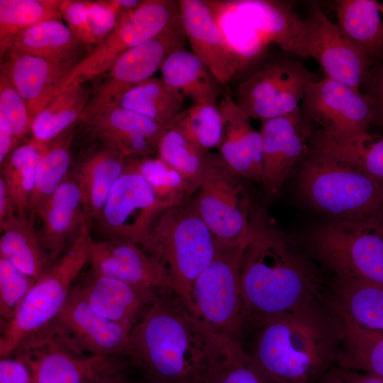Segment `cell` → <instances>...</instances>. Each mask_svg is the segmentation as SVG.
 I'll return each mask as SVG.
<instances>
[{
  "instance_id": "obj_43",
  "label": "cell",
  "mask_w": 383,
  "mask_h": 383,
  "mask_svg": "<svg viewBox=\"0 0 383 383\" xmlns=\"http://www.w3.org/2000/svg\"><path fill=\"white\" fill-rule=\"evenodd\" d=\"M126 167L140 174L167 208L190 199L193 194L179 173L158 157L127 158Z\"/></svg>"
},
{
  "instance_id": "obj_37",
  "label": "cell",
  "mask_w": 383,
  "mask_h": 383,
  "mask_svg": "<svg viewBox=\"0 0 383 383\" xmlns=\"http://www.w3.org/2000/svg\"><path fill=\"white\" fill-rule=\"evenodd\" d=\"M184 98L162 78L152 77L127 90L116 104L166 128L182 111Z\"/></svg>"
},
{
  "instance_id": "obj_4",
  "label": "cell",
  "mask_w": 383,
  "mask_h": 383,
  "mask_svg": "<svg viewBox=\"0 0 383 383\" xmlns=\"http://www.w3.org/2000/svg\"><path fill=\"white\" fill-rule=\"evenodd\" d=\"M306 201L333 220L383 218V187L360 170L311 150L299 172Z\"/></svg>"
},
{
  "instance_id": "obj_23",
  "label": "cell",
  "mask_w": 383,
  "mask_h": 383,
  "mask_svg": "<svg viewBox=\"0 0 383 383\" xmlns=\"http://www.w3.org/2000/svg\"><path fill=\"white\" fill-rule=\"evenodd\" d=\"M126 162L120 152L99 143L73 160L70 177L79 189L85 216L92 223L114 184L126 171Z\"/></svg>"
},
{
  "instance_id": "obj_44",
  "label": "cell",
  "mask_w": 383,
  "mask_h": 383,
  "mask_svg": "<svg viewBox=\"0 0 383 383\" xmlns=\"http://www.w3.org/2000/svg\"><path fill=\"white\" fill-rule=\"evenodd\" d=\"M32 121L25 99L0 70V133L20 141L30 133Z\"/></svg>"
},
{
  "instance_id": "obj_21",
  "label": "cell",
  "mask_w": 383,
  "mask_h": 383,
  "mask_svg": "<svg viewBox=\"0 0 383 383\" xmlns=\"http://www.w3.org/2000/svg\"><path fill=\"white\" fill-rule=\"evenodd\" d=\"M182 26L192 52L221 85L240 72L239 65L205 0H179Z\"/></svg>"
},
{
  "instance_id": "obj_16",
  "label": "cell",
  "mask_w": 383,
  "mask_h": 383,
  "mask_svg": "<svg viewBox=\"0 0 383 383\" xmlns=\"http://www.w3.org/2000/svg\"><path fill=\"white\" fill-rule=\"evenodd\" d=\"M303 116L333 133L367 131L376 103L360 89L328 77L315 79L306 89L300 107Z\"/></svg>"
},
{
  "instance_id": "obj_57",
  "label": "cell",
  "mask_w": 383,
  "mask_h": 383,
  "mask_svg": "<svg viewBox=\"0 0 383 383\" xmlns=\"http://www.w3.org/2000/svg\"><path fill=\"white\" fill-rule=\"evenodd\" d=\"M142 383H144L143 382H142Z\"/></svg>"
},
{
  "instance_id": "obj_18",
  "label": "cell",
  "mask_w": 383,
  "mask_h": 383,
  "mask_svg": "<svg viewBox=\"0 0 383 383\" xmlns=\"http://www.w3.org/2000/svg\"><path fill=\"white\" fill-rule=\"evenodd\" d=\"M262 182L266 192L280 191L295 164L308 152L313 133L300 108L262 121Z\"/></svg>"
},
{
  "instance_id": "obj_31",
  "label": "cell",
  "mask_w": 383,
  "mask_h": 383,
  "mask_svg": "<svg viewBox=\"0 0 383 383\" xmlns=\"http://www.w3.org/2000/svg\"><path fill=\"white\" fill-rule=\"evenodd\" d=\"M162 79L194 104H218L221 84L209 68L192 52L184 49L170 54L161 69Z\"/></svg>"
},
{
  "instance_id": "obj_53",
  "label": "cell",
  "mask_w": 383,
  "mask_h": 383,
  "mask_svg": "<svg viewBox=\"0 0 383 383\" xmlns=\"http://www.w3.org/2000/svg\"><path fill=\"white\" fill-rule=\"evenodd\" d=\"M118 383H135V382H131L127 377L124 378L123 379H122ZM140 383H142V382H140Z\"/></svg>"
},
{
  "instance_id": "obj_45",
  "label": "cell",
  "mask_w": 383,
  "mask_h": 383,
  "mask_svg": "<svg viewBox=\"0 0 383 383\" xmlns=\"http://www.w3.org/2000/svg\"><path fill=\"white\" fill-rule=\"evenodd\" d=\"M35 281L9 260L0 257V316L1 326L11 321Z\"/></svg>"
},
{
  "instance_id": "obj_56",
  "label": "cell",
  "mask_w": 383,
  "mask_h": 383,
  "mask_svg": "<svg viewBox=\"0 0 383 383\" xmlns=\"http://www.w3.org/2000/svg\"><path fill=\"white\" fill-rule=\"evenodd\" d=\"M125 378H126V377H125ZM121 380H122V379H121ZM121 381H119V382H121ZM118 382H117V383H118Z\"/></svg>"
},
{
  "instance_id": "obj_38",
  "label": "cell",
  "mask_w": 383,
  "mask_h": 383,
  "mask_svg": "<svg viewBox=\"0 0 383 383\" xmlns=\"http://www.w3.org/2000/svg\"><path fill=\"white\" fill-rule=\"evenodd\" d=\"M41 143L34 140L18 145L1 166V176L18 216H27Z\"/></svg>"
},
{
  "instance_id": "obj_2",
  "label": "cell",
  "mask_w": 383,
  "mask_h": 383,
  "mask_svg": "<svg viewBox=\"0 0 383 383\" xmlns=\"http://www.w3.org/2000/svg\"><path fill=\"white\" fill-rule=\"evenodd\" d=\"M214 335L177 294L165 293L133 328L128 358L144 383H203Z\"/></svg>"
},
{
  "instance_id": "obj_27",
  "label": "cell",
  "mask_w": 383,
  "mask_h": 383,
  "mask_svg": "<svg viewBox=\"0 0 383 383\" xmlns=\"http://www.w3.org/2000/svg\"><path fill=\"white\" fill-rule=\"evenodd\" d=\"M77 62H55L9 51L1 61V70L25 99L33 119L53 98L61 81Z\"/></svg>"
},
{
  "instance_id": "obj_52",
  "label": "cell",
  "mask_w": 383,
  "mask_h": 383,
  "mask_svg": "<svg viewBox=\"0 0 383 383\" xmlns=\"http://www.w3.org/2000/svg\"><path fill=\"white\" fill-rule=\"evenodd\" d=\"M316 383H345L337 368H333L321 377Z\"/></svg>"
},
{
  "instance_id": "obj_28",
  "label": "cell",
  "mask_w": 383,
  "mask_h": 383,
  "mask_svg": "<svg viewBox=\"0 0 383 383\" xmlns=\"http://www.w3.org/2000/svg\"><path fill=\"white\" fill-rule=\"evenodd\" d=\"M311 147L383 183V135L368 131L333 133L318 130L313 135Z\"/></svg>"
},
{
  "instance_id": "obj_29",
  "label": "cell",
  "mask_w": 383,
  "mask_h": 383,
  "mask_svg": "<svg viewBox=\"0 0 383 383\" xmlns=\"http://www.w3.org/2000/svg\"><path fill=\"white\" fill-rule=\"evenodd\" d=\"M61 20L43 21L21 32L8 52L33 55L55 62H79L88 46Z\"/></svg>"
},
{
  "instance_id": "obj_34",
  "label": "cell",
  "mask_w": 383,
  "mask_h": 383,
  "mask_svg": "<svg viewBox=\"0 0 383 383\" xmlns=\"http://www.w3.org/2000/svg\"><path fill=\"white\" fill-rule=\"evenodd\" d=\"M92 91L86 82H74L55 95L33 119V140L48 143L77 126Z\"/></svg>"
},
{
  "instance_id": "obj_11",
  "label": "cell",
  "mask_w": 383,
  "mask_h": 383,
  "mask_svg": "<svg viewBox=\"0 0 383 383\" xmlns=\"http://www.w3.org/2000/svg\"><path fill=\"white\" fill-rule=\"evenodd\" d=\"M243 179L220 155L211 152L193 199L200 216L218 242L238 243L249 233L253 206Z\"/></svg>"
},
{
  "instance_id": "obj_13",
  "label": "cell",
  "mask_w": 383,
  "mask_h": 383,
  "mask_svg": "<svg viewBox=\"0 0 383 383\" xmlns=\"http://www.w3.org/2000/svg\"><path fill=\"white\" fill-rule=\"evenodd\" d=\"M168 209L140 174L126 167L93 225L105 240L131 243L143 248L156 219Z\"/></svg>"
},
{
  "instance_id": "obj_14",
  "label": "cell",
  "mask_w": 383,
  "mask_h": 383,
  "mask_svg": "<svg viewBox=\"0 0 383 383\" xmlns=\"http://www.w3.org/2000/svg\"><path fill=\"white\" fill-rule=\"evenodd\" d=\"M187 38L182 23L123 53L108 71L104 81L93 89L80 122L85 126L133 87L152 77L172 52L184 49Z\"/></svg>"
},
{
  "instance_id": "obj_5",
  "label": "cell",
  "mask_w": 383,
  "mask_h": 383,
  "mask_svg": "<svg viewBox=\"0 0 383 383\" xmlns=\"http://www.w3.org/2000/svg\"><path fill=\"white\" fill-rule=\"evenodd\" d=\"M143 249L165 267L187 305L194 281L215 255L216 238L190 199L157 217Z\"/></svg>"
},
{
  "instance_id": "obj_33",
  "label": "cell",
  "mask_w": 383,
  "mask_h": 383,
  "mask_svg": "<svg viewBox=\"0 0 383 383\" xmlns=\"http://www.w3.org/2000/svg\"><path fill=\"white\" fill-rule=\"evenodd\" d=\"M76 126L48 143H40L41 150L35 170L34 189L27 216L33 223L45 200L70 175L73 162L72 144Z\"/></svg>"
},
{
  "instance_id": "obj_20",
  "label": "cell",
  "mask_w": 383,
  "mask_h": 383,
  "mask_svg": "<svg viewBox=\"0 0 383 383\" xmlns=\"http://www.w3.org/2000/svg\"><path fill=\"white\" fill-rule=\"evenodd\" d=\"M55 321L84 353L128 358L132 330L95 311L74 287Z\"/></svg>"
},
{
  "instance_id": "obj_36",
  "label": "cell",
  "mask_w": 383,
  "mask_h": 383,
  "mask_svg": "<svg viewBox=\"0 0 383 383\" xmlns=\"http://www.w3.org/2000/svg\"><path fill=\"white\" fill-rule=\"evenodd\" d=\"M338 26L371 57L383 55V20L374 0H339L336 3Z\"/></svg>"
},
{
  "instance_id": "obj_12",
  "label": "cell",
  "mask_w": 383,
  "mask_h": 383,
  "mask_svg": "<svg viewBox=\"0 0 383 383\" xmlns=\"http://www.w3.org/2000/svg\"><path fill=\"white\" fill-rule=\"evenodd\" d=\"M315 74L302 62L276 57L263 62L238 85V106L261 121L289 114L299 108Z\"/></svg>"
},
{
  "instance_id": "obj_30",
  "label": "cell",
  "mask_w": 383,
  "mask_h": 383,
  "mask_svg": "<svg viewBox=\"0 0 383 383\" xmlns=\"http://www.w3.org/2000/svg\"><path fill=\"white\" fill-rule=\"evenodd\" d=\"M0 257L37 280L53 265L38 231L28 216H16L0 225Z\"/></svg>"
},
{
  "instance_id": "obj_7",
  "label": "cell",
  "mask_w": 383,
  "mask_h": 383,
  "mask_svg": "<svg viewBox=\"0 0 383 383\" xmlns=\"http://www.w3.org/2000/svg\"><path fill=\"white\" fill-rule=\"evenodd\" d=\"M91 228L92 223L87 220L73 243L35 281L13 318L1 326V358L11 356L26 338L57 318L74 282L88 263Z\"/></svg>"
},
{
  "instance_id": "obj_32",
  "label": "cell",
  "mask_w": 383,
  "mask_h": 383,
  "mask_svg": "<svg viewBox=\"0 0 383 383\" xmlns=\"http://www.w3.org/2000/svg\"><path fill=\"white\" fill-rule=\"evenodd\" d=\"M335 310L339 324L383 333V285L363 281H338Z\"/></svg>"
},
{
  "instance_id": "obj_39",
  "label": "cell",
  "mask_w": 383,
  "mask_h": 383,
  "mask_svg": "<svg viewBox=\"0 0 383 383\" xmlns=\"http://www.w3.org/2000/svg\"><path fill=\"white\" fill-rule=\"evenodd\" d=\"M61 0H0V57L21 32L43 21L62 19Z\"/></svg>"
},
{
  "instance_id": "obj_17",
  "label": "cell",
  "mask_w": 383,
  "mask_h": 383,
  "mask_svg": "<svg viewBox=\"0 0 383 383\" xmlns=\"http://www.w3.org/2000/svg\"><path fill=\"white\" fill-rule=\"evenodd\" d=\"M216 2L267 47L274 44L287 52L304 58L306 20L295 12L290 4L274 0Z\"/></svg>"
},
{
  "instance_id": "obj_8",
  "label": "cell",
  "mask_w": 383,
  "mask_h": 383,
  "mask_svg": "<svg viewBox=\"0 0 383 383\" xmlns=\"http://www.w3.org/2000/svg\"><path fill=\"white\" fill-rule=\"evenodd\" d=\"M248 235L238 243L216 240L211 262L192 285L187 306L213 333L240 339L244 326L240 261Z\"/></svg>"
},
{
  "instance_id": "obj_49",
  "label": "cell",
  "mask_w": 383,
  "mask_h": 383,
  "mask_svg": "<svg viewBox=\"0 0 383 383\" xmlns=\"http://www.w3.org/2000/svg\"><path fill=\"white\" fill-rule=\"evenodd\" d=\"M345 383H383V377L370 372L337 368Z\"/></svg>"
},
{
  "instance_id": "obj_15",
  "label": "cell",
  "mask_w": 383,
  "mask_h": 383,
  "mask_svg": "<svg viewBox=\"0 0 383 383\" xmlns=\"http://www.w3.org/2000/svg\"><path fill=\"white\" fill-rule=\"evenodd\" d=\"M306 20L304 58H313L326 77L355 89L370 75L371 57L318 7Z\"/></svg>"
},
{
  "instance_id": "obj_25",
  "label": "cell",
  "mask_w": 383,
  "mask_h": 383,
  "mask_svg": "<svg viewBox=\"0 0 383 383\" xmlns=\"http://www.w3.org/2000/svg\"><path fill=\"white\" fill-rule=\"evenodd\" d=\"M36 217L41 221L40 238L54 264L73 243L88 219L79 189L70 175L42 204Z\"/></svg>"
},
{
  "instance_id": "obj_10",
  "label": "cell",
  "mask_w": 383,
  "mask_h": 383,
  "mask_svg": "<svg viewBox=\"0 0 383 383\" xmlns=\"http://www.w3.org/2000/svg\"><path fill=\"white\" fill-rule=\"evenodd\" d=\"M180 22L179 1H141L120 14L113 30L67 73L54 96L74 82H87L104 74L123 53Z\"/></svg>"
},
{
  "instance_id": "obj_19",
  "label": "cell",
  "mask_w": 383,
  "mask_h": 383,
  "mask_svg": "<svg viewBox=\"0 0 383 383\" xmlns=\"http://www.w3.org/2000/svg\"><path fill=\"white\" fill-rule=\"evenodd\" d=\"M91 272L160 294L174 292L165 267L139 245L92 238L88 263Z\"/></svg>"
},
{
  "instance_id": "obj_40",
  "label": "cell",
  "mask_w": 383,
  "mask_h": 383,
  "mask_svg": "<svg viewBox=\"0 0 383 383\" xmlns=\"http://www.w3.org/2000/svg\"><path fill=\"white\" fill-rule=\"evenodd\" d=\"M343 350L337 363L341 368L383 377V333L360 330L339 324Z\"/></svg>"
},
{
  "instance_id": "obj_48",
  "label": "cell",
  "mask_w": 383,
  "mask_h": 383,
  "mask_svg": "<svg viewBox=\"0 0 383 383\" xmlns=\"http://www.w3.org/2000/svg\"><path fill=\"white\" fill-rule=\"evenodd\" d=\"M0 383H33L28 366L17 357H5L0 360Z\"/></svg>"
},
{
  "instance_id": "obj_54",
  "label": "cell",
  "mask_w": 383,
  "mask_h": 383,
  "mask_svg": "<svg viewBox=\"0 0 383 383\" xmlns=\"http://www.w3.org/2000/svg\"><path fill=\"white\" fill-rule=\"evenodd\" d=\"M379 9L380 14L383 17V4L379 3Z\"/></svg>"
},
{
  "instance_id": "obj_55",
  "label": "cell",
  "mask_w": 383,
  "mask_h": 383,
  "mask_svg": "<svg viewBox=\"0 0 383 383\" xmlns=\"http://www.w3.org/2000/svg\"><path fill=\"white\" fill-rule=\"evenodd\" d=\"M381 184H382V187H383V183H381Z\"/></svg>"
},
{
  "instance_id": "obj_41",
  "label": "cell",
  "mask_w": 383,
  "mask_h": 383,
  "mask_svg": "<svg viewBox=\"0 0 383 383\" xmlns=\"http://www.w3.org/2000/svg\"><path fill=\"white\" fill-rule=\"evenodd\" d=\"M157 154L179 173L193 194L197 192L211 152L192 143L177 131L167 129L160 140Z\"/></svg>"
},
{
  "instance_id": "obj_6",
  "label": "cell",
  "mask_w": 383,
  "mask_h": 383,
  "mask_svg": "<svg viewBox=\"0 0 383 383\" xmlns=\"http://www.w3.org/2000/svg\"><path fill=\"white\" fill-rule=\"evenodd\" d=\"M14 354L30 368L33 383H117L132 364L127 357L84 353L55 320L26 338Z\"/></svg>"
},
{
  "instance_id": "obj_46",
  "label": "cell",
  "mask_w": 383,
  "mask_h": 383,
  "mask_svg": "<svg viewBox=\"0 0 383 383\" xmlns=\"http://www.w3.org/2000/svg\"><path fill=\"white\" fill-rule=\"evenodd\" d=\"M86 4L87 25L96 46L113 30L121 12L113 0L86 1Z\"/></svg>"
},
{
  "instance_id": "obj_22",
  "label": "cell",
  "mask_w": 383,
  "mask_h": 383,
  "mask_svg": "<svg viewBox=\"0 0 383 383\" xmlns=\"http://www.w3.org/2000/svg\"><path fill=\"white\" fill-rule=\"evenodd\" d=\"M97 143L111 147L126 158L157 152L166 128L131 110L114 104L86 125Z\"/></svg>"
},
{
  "instance_id": "obj_9",
  "label": "cell",
  "mask_w": 383,
  "mask_h": 383,
  "mask_svg": "<svg viewBox=\"0 0 383 383\" xmlns=\"http://www.w3.org/2000/svg\"><path fill=\"white\" fill-rule=\"evenodd\" d=\"M310 243L338 281L383 285V218L332 220L313 231Z\"/></svg>"
},
{
  "instance_id": "obj_50",
  "label": "cell",
  "mask_w": 383,
  "mask_h": 383,
  "mask_svg": "<svg viewBox=\"0 0 383 383\" xmlns=\"http://www.w3.org/2000/svg\"><path fill=\"white\" fill-rule=\"evenodd\" d=\"M18 216L12 200L0 179V225Z\"/></svg>"
},
{
  "instance_id": "obj_1",
  "label": "cell",
  "mask_w": 383,
  "mask_h": 383,
  "mask_svg": "<svg viewBox=\"0 0 383 383\" xmlns=\"http://www.w3.org/2000/svg\"><path fill=\"white\" fill-rule=\"evenodd\" d=\"M317 278L289 240L253 207L240 261L244 325L313 303Z\"/></svg>"
},
{
  "instance_id": "obj_26",
  "label": "cell",
  "mask_w": 383,
  "mask_h": 383,
  "mask_svg": "<svg viewBox=\"0 0 383 383\" xmlns=\"http://www.w3.org/2000/svg\"><path fill=\"white\" fill-rule=\"evenodd\" d=\"M223 132L218 147L224 162L245 179L262 182V137L236 101L226 96L218 102Z\"/></svg>"
},
{
  "instance_id": "obj_42",
  "label": "cell",
  "mask_w": 383,
  "mask_h": 383,
  "mask_svg": "<svg viewBox=\"0 0 383 383\" xmlns=\"http://www.w3.org/2000/svg\"><path fill=\"white\" fill-rule=\"evenodd\" d=\"M166 128L177 131L192 143L209 151L218 148L221 144L223 132L222 114L218 104H194L181 111Z\"/></svg>"
},
{
  "instance_id": "obj_24",
  "label": "cell",
  "mask_w": 383,
  "mask_h": 383,
  "mask_svg": "<svg viewBox=\"0 0 383 383\" xmlns=\"http://www.w3.org/2000/svg\"><path fill=\"white\" fill-rule=\"evenodd\" d=\"M74 288L98 313L131 330L152 303L162 294L91 272L88 280Z\"/></svg>"
},
{
  "instance_id": "obj_47",
  "label": "cell",
  "mask_w": 383,
  "mask_h": 383,
  "mask_svg": "<svg viewBox=\"0 0 383 383\" xmlns=\"http://www.w3.org/2000/svg\"><path fill=\"white\" fill-rule=\"evenodd\" d=\"M60 10L62 19L75 36L87 46L94 45L87 25L86 1L61 0Z\"/></svg>"
},
{
  "instance_id": "obj_35",
  "label": "cell",
  "mask_w": 383,
  "mask_h": 383,
  "mask_svg": "<svg viewBox=\"0 0 383 383\" xmlns=\"http://www.w3.org/2000/svg\"><path fill=\"white\" fill-rule=\"evenodd\" d=\"M203 383H271L258 369L240 339L215 334Z\"/></svg>"
},
{
  "instance_id": "obj_51",
  "label": "cell",
  "mask_w": 383,
  "mask_h": 383,
  "mask_svg": "<svg viewBox=\"0 0 383 383\" xmlns=\"http://www.w3.org/2000/svg\"><path fill=\"white\" fill-rule=\"evenodd\" d=\"M374 77L377 99L383 111V65L377 69Z\"/></svg>"
},
{
  "instance_id": "obj_3",
  "label": "cell",
  "mask_w": 383,
  "mask_h": 383,
  "mask_svg": "<svg viewBox=\"0 0 383 383\" xmlns=\"http://www.w3.org/2000/svg\"><path fill=\"white\" fill-rule=\"evenodd\" d=\"M338 326L313 303L266 318L250 353L271 383H316L337 362Z\"/></svg>"
}]
</instances>
